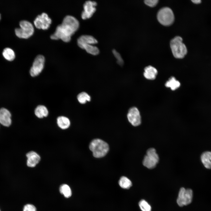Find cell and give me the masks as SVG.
Wrapping results in <instances>:
<instances>
[{
  "label": "cell",
  "mask_w": 211,
  "mask_h": 211,
  "mask_svg": "<svg viewBox=\"0 0 211 211\" xmlns=\"http://www.w3.org/2000/svg\"><path fill=\"white\" fill-rule=\"evenodd\" d=\"M35 115L40 118L46 117L48 114V111L47 108L43 105H39L35 110Z\"/></svg>",
  "instance_id": "ac0fdd59"
},
{
  "label": "cell",
  "mask_w": 211,
  "mask_h": 211,
  "mask_svg": "<svg viewBox=\"0 0 211 211\" xmlns=\"http://www.w3.org/2000/svg\"><path fill=\"white\" fill-rule=\"evenodd\" d=\"M165 86L166 87L170 88L172 90H174L180 87V83L174 77L172 76L166 82Z\"/></svg>",
  "instance_id": "ffe728a7"
},
{
  "label": "cell",
  "mask_w": 211,
  "mask_h": 211,
  "mask_svg": "<svg viewBox=\"0 0 211 211\" xmlns=\"http://www.w3.org/2000/svg\"><path fill=\"white\" fill-rule=\"evenodd\" d=\"M11 114L7 109L2 108L0 109V123L4 126H9L11 124Z\"/></svg>",
  "instance_id": "4fadbf2b"
},
{
  "label": "cell",
  "mask_w": 211,
  "mask_h": 211,
  "mask_svg": "<svg viewBox=\"0 0 211 211\" xmlns=\"http://www.w3.org/2000/svg\"><path fill=\"white\" fill-rule=\"evenodd\" d=\"M157 73V71L155 68L149 65L145 68L144 75L147 79L154 80L156 78Z\"/></svg>",
  "instance_id": "9a60e30c"
},
{
  "label": "cell",
  "mask_w": 211,
  "mask_h": 211,
  "mask_svg": "<svg viewBox=\"0 0 211 211\" xmlns=\"http://www.w3.org/2000/svg\"><path fill=\"white\" fill-rule=\"evenodd\" d=\"M159 161V156L156 150L154 148H150L147 152L143 161V164L147 168L152 169L156 166Z\"/></svg>",
  "instance_id": "8992f818"
},
{
  "label": "cell",
  "mask_w": 211,
  "mask_h": 211,
  "mask_svg": "<svg viewBox=\"0 0 211 211\" xmlns=\"http://www.w3.org/2000/svg\"><path fill=\"white\" fill-rule=\"evenodd\" d=\"M193 192L190 189L181 188L179 190L177 203L180 207H183L190 204L192 202Z\"/></svg>",
  "instance_id": "52a82bcc"
},
{
  "label": "cell",
  "mask_w": 211,
  "mask_h": 211,
  "mask_svg": "<svg viewBox=\"0 0 211 211\" xmlns=\"http://www.w3.org/2000/svg\"><path fill=\"white\" fill-rule=\"evenodd\" d=\"M77 44L80 47L85 44L93 45L98 43L97 40L93 36L89 35H83L80 36L77 40Z\"/></svg>",
  "instance_id": "5bb4252c"
},
{
  "label": "cell",
  "mask_w": 211,
  "mask_h": 211,
  "mask_svg": "<svg viewBox=\"0 0 211 211\" xmlns=\"http://www.w3.org/2000/svg\"><path fill=\"white\" fill-rule=\"evenodd\" d=\"M89 148L92 152L93 156L96 158H100L105 156L109 150L108 144L102 140L95 139L90 143Z\"/></svg>",
  "instance_id": "7a4b0ae2"
},
{
  "label": "cell",
  "mask_w": 211,
  "mask_h": 211,
  "mask_svg": "<svg viewBox=\"0 0 211 211\" xmlns=\"http://www.w3.org/2000/svg\"><path fill=\"white\" fill-rule=\"evenodd\" d=\"M51 22V20L48 15L45 13H43L36 17L34 23L37 28L47 29L49 28Z\"/></svg>",
  "instance_id": "9c48e42d"
},
{
  "label": "cell",
  "mask_w": 211,
  "mask_h": 211,
  "mask_svg": "<svg viewBox=\"0 0 211 211\" xmlns=\"http://www.w3.org/2000/svg\"><path fill=\"white\" fill-rule=\"evenodd\" d=\"M112 52L117 59V63L121 66H123L124 62L120 54L115 49L113 50Z\"/></svg>",
  "instance_id": "484cf974"
},
{
  "label": "cell",
  "mask_w": 211,
  "mask_h": 211,
  "mask_svg": "<svg viewBox=\"0 0 211 211\" xmlns=\"http://www.w3.org/2000/svg\"><path fill=\"white\" fill-rule=\"evenodd\" d=\"M77 98L79 102L82 104L86 103L87 101H89L91 100L90 96L84 92L79 93L77 95Z\"/></svg>",
  "instance_id": "cb8c5ba5"
},
{
  "label": "cell",
  "mask_w": 211,
  "mask_h": 211,
  "mask_svg": "<svg viewBox=\"0 0 211 211\" xmlns=\"http://www.w3.org/2000/svg\"><path fill=\"white\" fill-rule=\"evenodd\" d=\"M27 158V165L30 167H34L39 162L40 157L36 152L33 151H30L26 154Z\"/></svg>",
  "instance_id": "7c38bea8"
},
{
  "label": "cell",
  "mask_w": 211,
  "mask_h": 211,
  "mask_svg": "<svg viewBox=\"0 0 211 211\" xmlns=\"http://www.w3.org/2000/svg\"><path fill=\"white\" fill-rule=\"evenodd\" d=\"M159 22L165 26H169L173 22L174 16L172 10L168 7H164L160 9L157 14Z\"/></svg>",
  "instance_id": "277c9868"
},
{
  "label": "cell",
  "mask_w": 211,
  "mask_h": 211,
  "mask_svg": "<svg viewBox=\"0 0 211 211\" xmlns=\"http://www.w3.org/2000/svg\"><path fill=\"white\" fill-rule=\"evenodd\" d=\"M191 1L193 3L195 4H199L201 3L202 1L200 0H193Z\"/></svg>",
  "instance_id": "f1b7e54d"
},
{
  "label": "cell",
  "mask_w": 211,
  "mask_h": 211,
  "mask_svg": "<svg viewBox=\"0 0 211 211\" xmlns=\"http://www.w3.org/2000/svg\"><path fill=\"white\" fill-rule=\"evenodd\" d=\"M23 211H36L35 207L32 204H28L24 207Z\"/></svg>",
  "instance_id": "83f0119b"
},
{
  "label": "cell",
  "mask_w": 211,
  "mask_h": 211,
  "mask_svg": "<svg viewBox=\"0 0 211 211\" xmlns=\"http://www.w3.org/2000/svg\"><path fill=\"white\" fill-rule=\"evenodd\" d=\"M158 1V0H145L144 1V2L149 6L153 7L157 4Z\"/></svg>",
  "instance_id": "4316f807"
},
{
  "label": "cell",
  "mask_w": 211,
  "mask_h": 211,
  "mask_svg": "<svg viewBox=\"0 0 211 211\" xmlns=\"http://www.w3.org/2000/svg\"><path fill=\"white\" fill-rule=\"evenodd\" d=\"M127 117L129 121L133 126L139 125L141 123L139 112L137 108L133 107L129 110Z\"/></svg>",
  "instance_id": "8fae6325"
},
{
  "label": "cell",
  "mask_w": 211,
  "mask_h": 211,
  "mask_svg": "<svg viewBox=\"0 0 211 211\" xmlns=\"http://www.w3.org/2000/svg\"><path fill=\"white\" fill-rule=\"evenodd\" d=\"M200 159L206 168L211 169V152L206 151L203 153L201 155Z\"/></svg>",
  "instance_id": "2e32d148"
},
{
  "label": "cell",
  "mask_w": 211,
  "mask_h": 211,
  "mask_svg": "<svg viewBox=\"0 0 211 211\" xmlns=\"http://www.w3.org/2000/svg\"><path fill=\"white\" fill-rule=\"evenodd\" d=\"M139 207L142 211H151V207L145 200H142L139 202Z\"/></svg>",
  "instance_id": "d4e9b609"
},
{
  "label": "cell",
  "mask_w": 211,
  "mask_h": 211,
  "mask_svg": "<svg viewBox=\"0 0 211 211\" xmlns=\"http://www.w3.org/2000/svg\"><path fill=\"white\" fill-rule=\"evenodd\" d=\"M80 47L85 50L87 53L93 55H97L100 52L98 48L93 45L85 44Z\"/></svg>",
  "instance_id": "d6986e66"
},
{
  "label": "cell",
  "mask_w": 211,
  "mask_h": 211,
  "mask_svg": "<svg viewBox=\"0 0 211 211\" xmlns=\"http://www.w3.org/2000/svg\"><path fill=\"white\" fill-rule=\"evenodd\" d=\"M119 184L121 187L125 189H129L132 186L131 181L127 177L124 176L120 179Z\"/></svg>",
  "instance_id": "7402d4cb"
},
{
  "label": "cell",
  "mask_w": 211,
  "mask_h": 211,
  "mask_svg": "<svg viewBox=\"0 0 211 211\" xmlns=\"http://www.w3.org/2000/svg\"><path fill=\"white\" fill-rule=\"evenodd\" d=\"M57 123L59 127L63 130L68 128L70 125V122L69 119L64 116L58 117Z\"/></svg>",
  "instance_id": "e0dca14e"
},
{
  "label": "cell",
  "mask_w": 211,
  "mask_h": 211,
  "mask_svg": "<svg viewBox=\"0 0 211 211\" xmlns=\"http://www.w3.org/2000/svg\"><path fill=\"white\" fill-rule=\"evenodd\" d=\"M45 61L44 57L42 55H39L36 57L30 70L32 76H36L41 72L44 68Z\"/></svg>",
  "instance_id": "ba28073f"
},
{
  "label": "cell",
  "mask_w": 211,
  "mask_h": 211,
  "mask_svg": "<svg viewBox=\"0 0 211 211\" xmlns=\"http://www.w3.org/2000/svg\"><path fill=\"white\" fill-rule=\"evenodd\" d=\"M79 24L78 20L73 16L67 15L62 23L58 25L53 34L50 35L52 39H61L65 42L69 41L71 36L78 30Z\"/></svg>",
  "instance_id": "6da1fadb"
},
{
  "label": "cell",
  "mask_w": 211,
  "mask_h": 211,
  "mask_svg": "<svg viewBox=\"0 0 211 211\" xmlns=\"http://www.w3.org/2000/svg\"><path fill=\"white\" fill-rule=\"evenodd\" d=\"M97 5V3L95 1H86L83 5L84 10L81 14L82 18L85 20L91 17L96 11V6Z\"/></svg>",
  "instance_id": "30bf717a"
},
{
  "label": "cell",
  "mask_w": 211,
  "mask_h": 211,
  "mask_svg": "<svg viewBox=\"0 0 211 211\" xmlns=\"http://www.w3.org/2000/svg\"></svg>",
  "instance_id": "4dcf8cb0"
},
{
  "label": "cell",
  "mask_w": 211,
  "mask_h": 211,
  "mask_svg": "<svg viewBox=\"0 0 211 211\" xmlns=\"http://www.w3.org/2000/svg\"><path fill=\"white\" fill-rule=\"evenodd\" d=\"M170 46L172 54L176 58H183L187 53L186 47L180 36H176L172 39L170 42Z\"/></svg>",
  "instance_id": "3957f363"
},
{
  "label": "cell",
  "mask_w": 211,
  "mask_h": 211,
  "mask_svg": "<svg viewBox=\"0 0 211 211\" xmlns=\"http://www.w3.org/2000/svg\"><path fill=\"white\" fill-rule=\"evenodd\" d=\"M20 28L15 29L16 35L19 38H27L33 34L34 29L32 24L29 21L23 20L20 21Z\"/></svg>",
  "instance_id": "5b68a950"
},
{
  "label": "cell",
  "mask_w": 211,
  "mask_h": 211,
  "mask_svg": "<svg viewBox=\"0 0 211 211\" xmlns=\"http://www.w3.org/2000/svg\"><path fill=\"white\" fill-rule=\"evenodd\" d=\"M1 14L0 13V20L1 19Z\"/></svg>",
  "instance_id": "f546056e"
},
{
  "label": "cell",
  "mask_w": 211,
  "mask_h": 211,
  "mask_svg": "<svg viewBox=\"0 0 211 211\" xmlns=\"http://www.w3.org/2000/svg\"><path fill=\"white\" fill-rule=\"evenodd\" d=\"M2 54L6 59L10 61L13 60L15 56L14 51L12 49L9 47L4 48Z\"/></svg>",
  "instance_id": "44dd1931"
},
{
  "label": "cell",
  "mask_w": 211,
  "mask_h": 211,
  "mask_svg": "<svg viewBox=\"0 0 211 211\" xmlns=\"http://www.w3.org/2000/svg\"><path fill=\"white\" fill-rule=\"evenodd\" d=\"M60 193L67 198L70 197L72 195V191L70 187L68 185L64 184L61 185L59 188Z\"/></svg>",
  "instance_id": "603a6c76"
}]
</instances>
